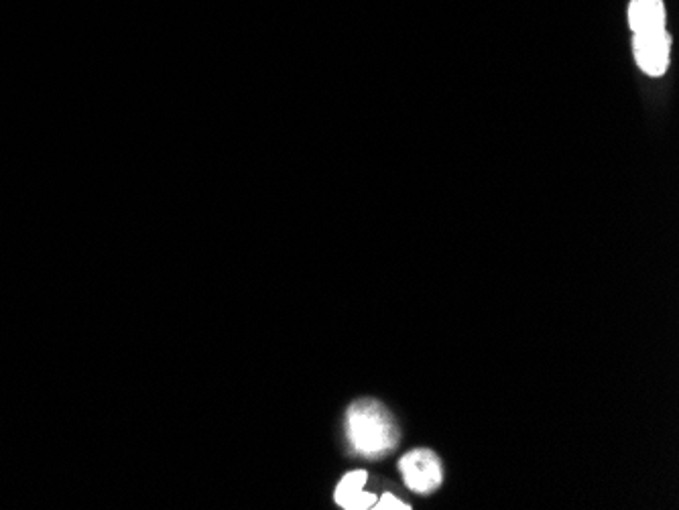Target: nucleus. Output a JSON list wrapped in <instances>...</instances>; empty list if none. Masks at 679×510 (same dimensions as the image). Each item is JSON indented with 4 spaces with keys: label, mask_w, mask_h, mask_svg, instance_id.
I'll return each mask as SVG.
<instances>
[{
    "label": "nucleus",
    "mask_w": 679,
    "mask_h": 510,
    "mask_svg": "<svg viewBox=\"0 0 679 510\" xmlns=\"http://www.w3.org/2000/svg\"><path fill=\"white\" fill-rule=\"evenodd\" d=\"M373 508H377V510H409L411 506L405 504L403 500L395 498L391 492H385L383 498L373 504Z\"/></svg>",
    "instance_id": "423d86ee"
},
{
    "label": "nucleus",
    "mask_w": 679,
    "mask_h": 510,
    "mask_svg": "<svg viewBox=\"0 0 679 510\" xmlns=\"http://www.w3.org/2000/svg\"><path fill=\"white\" fill-rule=\"evenodd\" d=\"M635 57L647 76H663L669 66V35L665 29L635 33Z\"/></svg>",
    "instance_id": "7ed1b4c3"
},
{
    "label": "nucleus",
    "mask_w": 679,
    "mask_h": 510,
    "mask_svg": "<svg viewBox=\"0 0 679 510\" xmlns=\"http://www.w3.org/2000/svg\"><path fill=\"white\" fill-rule=\"evenodd\" d=\"M366 480H368V474L364 470L348 472L340 480V484L336 486V492H334L338 506H342L346 510L373 508V504L377 502V496L370 494V492H364Z\"/></svg>",
    "instance_id": "20e7f679"
},
{
    "label": "nucleus",
    "mask_w": 679,
    "mask_h": 510,
    "mask_svg": "<svg viewBox=\"0 0 679 510\" xmlns=\"http://www.w3.org/2000/svg\"><path fill=\"white\" fill-rule=\"evenodd\" d=\"M629 23L635 33L665 29V9L661 0H631Z\"/></svg>",
    "instance_id": "39448f33"
},
{
    "label": "nucleus",
    "mask_w": 679,
    "mask_h": 510,
    "mask_svg": "<svg viewBox=\"0 0 679 510\" xmlns=\"http://www.w3.org/2000/svg\"><path fill=\"white\" fill-rule=\"evenodd\" d=\"M346 437L356 454L383 458L397 448L399 427L383 403L360 399L346 411Z\"/></svg>",
    "instance_id": "f257e3e1"
},
{
    "label": "nucleus",
    "mask_w": 679,
    "mask_h": 510,
    "mask_svg": "<svg viewBox=\"0 0 679 510\" xmlns=\"http://www.w3.org/2000/svg\"><path fill=\"white\" fill-rule=\"evenodd\" d=\"M403 482L415 494H431L444 482V466L436 452L413 450L405 454L399 462Z\"/></svg>",
    "instance_id": "f03ea898"
}]
</instances>
